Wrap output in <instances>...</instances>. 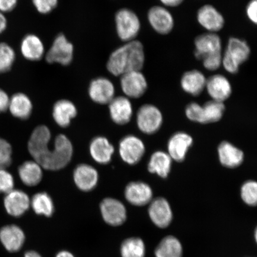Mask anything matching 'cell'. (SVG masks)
<instances>
[{
    "instance_id": "cell-1",
    "label": "cell",
    "mask_w": 257,
    "mask_h": 257,
    "mask_svg": "<svg viewBox=\"0 0 257 257\" xmlns=\"http://www.w3.org/2000/svg\"><path fill=\"white\" fill-rule=\"evenodd\" d=\"M50 131L47 126L41 125L35 128L29 141V152L41 168L48 170L62 169L72 159V144L67 137L61 134L54 141V149L50 150Z\"/></svg>"
},
{
    "instance_id": "cell-2",
    "label": "cell",
    "mask_w": 257,
    "mask_h": 257,
    "mask_svg": "<svg viewBox=\"0 0 257 257\" xmlns=\"http://www.w3.org/2000/svg\"><path fill=\"white\" fill-rule=\"evenodd\" d=\"M146 61L143 44L138 40L127 42L111 54L107 63L109 73L121 76L133 71H141Z\"/></svg>"
},
{
    "instance_id": "cell-3",
    "label": "cell",
    "mask_w": 257,
    "mask_h": 257,
    "mask_svg": "<svg viewBox=\"0 0 257 257\" xmlns=\"http://www.w3.org/2000/svg\"><path fill=\"white\" fill-rule=\"evenodd\" d=\"M250 55V48L245 40L231 37L222 56L221 65L228 73L236 74L239 71L240 66L249 59Z\"/></svg>"
},
{
    "instance_id": "cell-4",
    "label": "cell",
    "mask_w": 257,
    "mask_h": 257,
    "mask_svg": "<svg viewBox=\"0 0 257 257\" xmlns=\"http://www.w3.org/2000/svg\"><path fill=\"white\" fill-rule=\"evenodd\" d=\"M115 23L117 34L122 41L127 43L134 41L140 33V19L130 9L119 10L115 15Z\"/></svg>"
},
{
    "instance_id": "cell-5",
    "label": "cell",
    "mask_w": 257,
    "mask_h": 257,
    "mask_svg": "<svg viewBox=\"0 0 257 257\" xmlns=\"http://www.w3.org/2000/svg\"><path fill=\"white\" fill-rule=\"evenodd\" d=\"M74 47L63 34H60L54 40L52 46L46 54L48 63H58L63 66L69 65L73 60Z\"/></svg>"
},
{
    "instance_id": "cell-6",
    "label": "cell",
    "mask_w": 257,
    "mask_h": 257,
    "mask_svg": "<svg viewBox=\"0 0 257 257\" xmlns=\"http://www.w3.org/2000/svg\"><path fill=\"white\" fill-rule=\"evenodd\" d=\"M195 56L202 60L208 57L222 54V42L216 33H208L199 35L194 41Z\"/></svg>"
},
{
    "instance_id": "cell-7",
    "label": "cell",
    "mask_w": 257,
    "mask_h": 257,
    "mask_svg": "<svg viewBox=\"0 0 257 257\" xmlns=\"http://www.w3.org/2000/svg\"><path fill=\"white\" fill-rule=\"evenodd\" d=\"M163 122L162 112L152 104H145L138 111L137 124L140 130L147 134L158 131Z\"/></svg>"
},
{
    "instance_id": "cell-8",
    "label": "cell",
    "mask_w": 257,
    "mask_h": 257,
    "mask_svg": "<svg viewBox=\"0 0 257 257\" xmlns=\"http://www.w3.org/2000/svg\"><path fill=\"white\" fill-rule=\"evenodd\" d=\"M147 18L151 27L160 35H168L174 28L172 14L163 6H153L148 12Z\"/></svg>"
},
{
    "instance_id": "cell-9",
    "label": "cell",
    "mask_w": 257,
    "mask_h": 257,
    "mask_svg": "<svg viewBox=\"0 0 257 257\" xmlns=\"http://www.w3.org/2000/svg\"><path fill=\"white\" fill-rule=\"evenodd\" d=\"M122 91L127 97L138 98L142 96L148 89L146 76L141 71H133L120 76Z\"/></svg>"
},
{
    "instance_id": "cell-10",
    "label": "cell",
    "mask_w": 257,
    "mask_h": 257,
    "mask_svg": "<svg viewBox=\"0 0 257 257\" xmlns=\"http://www.w3.org/2000/svg\"><path fill=\"white\" fill-rule=\"evenodd\" d=\"M100 210L105 222L111 226H120L126 219V208L120 201L115 199H104L100 204Z\"/></svg>"
},
{
    "instance_id": "cell-11",
    "label": "cell",
    "mask_w": 257,
    "mask_h": 257,
    "mask_svg": "<svg viewBox=\"0 0 257 257\" xmlns=\"http://www.w3.org/2000/svg\"><path fill=\"white\" fill-rule=\"evenodd\" d=\"M121 158L128 165H136L140 162L145 153V146L139 138L128 136L124 137L119 144Z\"/></svg>"
},
{
    "instance_id": "cell-12",
    "label": "cell",
    "mask_w": 257,
    "mask_h": 257,
    "mask_svg": "<svg viewBox=\"0 0 257 257\" xmlns=\"http://www.w3.org/2000/svg\"><path fill=\"white\" fill-rule=\"evenodd\" d=\"M197 19L202 28L212 33H216L222 30L225 24L222 14L210 5L202 6L198 10Z\"/></svg>"
},
{
    "instance_id": "cell-13",
    "label": "cell",
    "mask_w": 257,
    "mask_h": 257,
    "mask_svg": "<svg viewBox=\"0 0 257 257\" xmlns=\"http://www.w3.org/2000/svg\"><path fill=\"white\" fill-rule=\"evenodd\" d=\"M88 93L90 98L96 103L109 104L114 98L115 87L110 79L100 77L92 80Z\"/></svg>"
},
{
    "instance_id": "cell-14",
    "label": "cell",
    "mask_w": 257,
    "mask_h": 257,
    "mask_svg": "<svg viewBox=\"0 0 257 257\" xmlns=\"http://www.w3.org/2000/svg\"><path fill=\"white\" fill-rule=\"evenodd\" d=\"M205 89L213 100L223 102L232 94V85L226 76L216 74L207 79Z\"/></svg>"
},
{
    "instance_id": "cell-15",
    "label": "cell",
    "mask_w": 257,
    "mask_h": 257,
    "mask_svg": "<svg viewBox=\"0 0 257 257\" xmlns=\"http://www.w3.org/2000/svg\"><path fill=\"white\" fill-rule=\"evenodd\" d=\"M4 204L6 211L11 216L20 217L24 214L31 205V201L25 192L17 189L6 194L4 199Z\"/></svg>"
},
{
    "instance_id": "cell-16",
    "label": "cell",
    "mask_w": 257,
    "mask_h": 257,
    "mask_svg": "<svg viewBox=\"0 0 257 257\" xmlns=\"http://www.w3.org/2000/svg\"><path fill=\"white\" fill-rule=\"evenodd\" d=\"M0 240L9 252H16L22 248L25 240L24 231L16 225H8L0 230Z\"/></svg>"
},
{
    "instance_id": "cell-17",
    "label": "cell",
    "mask_w": 257,
    "mask_h": 257,
    "mask_svg": "<svg viewBox=\"0 0 257 257\" xmlns=\"http://www.w3.org/2000/svg\"><path fill=\"white\" fill-rule=\"evenodd\" d=\"M149 213L151 220L160 228L168 227L172 220V211L168 201L163 198L156 199L152 202Z\"/></svg>"
},
{
    "instance_id": "cell-18",
    "label": "cell",
    "mask_w": 257,
    "mask_h": 257,
    "mask_svg": "<svg viewBox=\"0 0 257 257\" xmlns=\"http://www.w3.org/2000/svg\"><path fill=\"white\" fill-rule=\"evenodd\" d=\"M133 105L126 96L114 97L109 102L111 119L118 124H125L131 119L133 112Z\"/></svg>"
},
{
    "instance_id": "cell-19",
    "label": "cell",
    "mask_w": 257,
    "mask_h": 257,
    "mask_svg": "<svg viewBox=\"0 0 257 257\" xmlns=\"http://www.w3.org/2000/svg\"><path fill=\"white\" fill-rule=\"evenodd\" d=\"M74 182L80 190H93L97 185L98 174L92 166L82 164L76 167L73 173Z\"/></svg>"
},
{
    "instance_id": "cell-20",
    "label": "cell",
    "mask_w": 257,
    "mask_h": 257,
    "mask_svg": "<svg viewBox=\"0 0 257 257\" xmlns=\"http://www.w3.org/2000/svg\"><path fill=\"white\" fill-rule=\"evenodd\" d=\"M124 195L131 204L143 206L152 201L153 191L150 186L144 182H131L125 189Z\"/></svg>"
},
{
    "instance_id": "cell-21",
    "label": "cell",
    "mask_w": 257,
    "mask_h": 257,
    "mask_svg": "<svg viewBox=\"0 0 257 257\" xmlns=\"http://www.w3.org/2000/svg\"><path fill=\"white\" fill-rule=\"evenodd\" d=\"M207 79L200 70H189L186 72L182 76L181 87L188 94L198 96L201 94L205 88Z\"/></svg>"
},
{
    "instance_id": "cell-22",
    "label": "cell",
    "mask_w": 257,
    "mask_h": 257,
    "mask_svg": "<svg viewBox=\"0 0 257 257\" xmlns=\"http://www.w3.org/2000/svg\"><path fill=\"white\" fill-rule=\"evenodd\" d=\"M192 143V137L187 134L179 133L175 134L170 138L168 144L169 155L177 162H183Z\"/></svg>"
},
{
    "instance_id": "cell-23",
    "label": "cell",
    "mask_w": 257,
    "mask_h": 257,
    "mask_svg": "<svg viewBox=\"0 0 257 257\" xmlns=\"http://www.w3.org/2000/svg\"><path fill=\"white\" fill-rule=\"evenodd\" d=\"M89 150L92 159L96 162L105 165L110 162L114 149L107 138L98 137L92 140Z\"/></svg>"
},
{
    "instance_id": "cell-24",
    "label": "cell",
    "mask_w": 257,
    "mask_h": 257,
    "mask_svg": "<svg viewBox=\"0 0 257 257\" xmlns=\"http://www.w3.org/2000/svg\"><path fill=\"white\" fill-rule=\"evenodd\" d=\"M21 51L26 59L38 61L43 57L45 47L39 37L34 34H29L22 41Z\"/></svg>"
},
{
    "instance_id": "cell-25",
    "label": "cell",
    "mask_w": 257,
    "mask_h": 257,
    "mask_svg": "<svg viewBox=\"0 0 257 257\" xmlns=\"http://www.w3.org/2000/svg\"><path fill=\"white\" fill-rule=\"evenodd\" d=\"M77 115V109L72 101L67 99H61L54 104L53 116L54 120L60 127L69 126L72 118Z\"/></svg>"
},
{
    "instance_id": "cell-26",
    "label": "cell",
    "mask_w": 257,
    "mask_h": 257,
    "mask_svg": "<svg viewBox=\"0 0 257 257\" xmlns=\"http://www.w3.org/2000/svg\"><path fill=\"white\" fill-rule=\"evenodd\" d=\"M220 163L228 168H237L242 164L243 153L228 142L221 143L218 149Z\"/></svg>"
},
{
    "instance_id": "cell-27",
    "label": "cell",
    "mask_w": 257,
    "mask_h": 257,
    "mask_svg": "<svg viewBox=\"0 0 257 257\" xmlns=\"http://www.w3.org/2000/svg\"><path fill=\"white\" fill-rule=\"evenodd\" d=\"M32 107L30 98L24 93H17L10 98L9 108L16 118L27 119L32 113Z\"/></svg>"
},
{
    "instance_id": "cell-28",
    "label": "cell",
    "mask_w": 257,
    "mask_h": 257,
    "mask_svg": "<svg viewBox=\"0 0 257 257\" xmlns=\"http://www.w3.org/2000/svg\"><path fill=\"white\" fill-rule=\"evenodd\" d=\"M41 166L35 161H28L19 168V175L24 184L28 186L37 185L43 178Z\"/></svg>"
},
{
    "instance_id": "cell-29",
    "label": "cell",
    "mask_w": 257,
    "mask_h": 257,
    "mask_svg": "<svg viewBox=\"0 0 257 257\" xmlns=\"http://www.w3.org/2000/svg\"><path fill=\"white\" fill-rule=\"evenodd\" d=\"M225 110L223 102L212 100L201 106L198 122L201 123H213L219 121Z\"/></svg>"
},
{
    "instance_id": "cell-30",
    "label": "cell",
    "mask_w": 257,
    "mask_h": 257,
    "mask_svg": "<svg viewBox=\"0 0 257 257\" xmlns=\"http://www.w3.org/2000/svg\"><path fill=\"white\" fill-rule=\"evenodd\" d=\"M172 159L168 154L162 152L154 153L149 164V172L156 173L162 178L168 177L171 169Z\"/></svg>"
},
{
    "instance_id": "cell-31",
    "label": "cell",
    "mask_w": 257,
    "mask_h": 257,
    "mask_svg": "<svg viewBox=\"0 0 257 257\" xmlns=\"http://www.w3.org/2000/svg\"><path fill=\"white\" fill-rule=\"evenodd\" d=\"M155 255L156 257H182L181 243L174 236L166 237L157 247Z\"/></svg>"
},
{
    "instance_id": "cell-32",
    "label": "cell",
    "mask_w": 257,
    "mask_h": 257,
    "mask_svg": "<svg viewBox=\"0 0 257 257\" xmlns=\"http://www.w3.org/2000/svg\"><path fill=\"white\" fill-rule=\"evenodd\" d=\"M31 205L35 213L46 217L52 216L54 206L52 199L46 192L38 193L33 196Z\"/></svg>"
},
{
    "instance_id": "cell-33",
    "label": "cell",
    "mask_w": 257,
    "mask_h": 257,
    "mask_svg": "<svg viewBox=\"0 0 257 257\" xmlns=\"http://www.w3.org/2000/svg\"><path fill=\"white\" fill-rule=\"evenodd\" d=\"M120 252L121 257H144L146 246L142 239L132 237L122 243Z\"/></svg>"
},
{
    "instance_id": "cell-34",
    "label": "cell",
    "mask_w": 257,
    "mask_h": 257,
    "mask_svg": "<svg viewBox=\"0 0 257 257\" xmlns=\"http://www.w3.org/2000/svg\"><path fill=\"white\" fill-rule=\"evenodd\" d=\"M16 59V53L9 44L0 43V73L8 72L11 69Z\"/></svg>"
},
{
    "instance_id": "cell-35",
    "label": "cell",
    "mask_w": 257,
    "mask_h": 257,
    "mask_svg": "<svg viewBox=\"0 0 257 257\" xmlns=\"http://www.w3.org/2000/svg\"><path fill=\"white\" fill-rule=\"evenodd\" d=\"M241 197L246 204L255 206L257 202V184L255 181L245 183L241 188Z\"/></svg>"
},
{
    "instance_id": "cell-36",
    "label": "cell",
    "mask_w": 257,
    "mask_h": 257,
    "mask_svg": "<svg viewBox=\"0 0 257 257\" xmlns=\"http://www.w3.org/2000/svg\"><path fill=\"white\" fill-rule=\"evenodd\" d=\"M12 149L7 141L0 138V169H6L11 165Z\"/></svg>"
},
{
    "instance_id": "cell-37",
    "label": "cell",
    "mask_w": 257,
    "mask_h": 257,
    "mask_svg": "<svg viewBox=\"0 0 257 257\" xmlns=\"http://www.w3.org/2000/svg\"><path fill=\"white\" fill-rule=\"evenodd\" d=\"M14 177L6 169H0V193L8 194L14 189Z\"/></svg>"
},
{
    "instance_id": "cell-38",
    "label": "cell",
    "mask_w": 257,
    "mask_h": 257,
    "mask_svg": "<svg viewBox=\"0 0 257 257\" xmlns=\"http://www.w3.org/2000/svg\"><path fill=\"white\" fill-rule=\"evenodd\" d=\"M32 3L38 12L46 15L57 7L58 0H32Z\"/></svg>"
},
{
    "instance_id": "cell-39",
    "label": "cell",
    "mask_w": 257,
    "mask_h": 257,
    "mask_svg": "<svg viewBox=\"0 0 257 257\" xmlns=\"http://www.w3.org/2000/svg\"><path fill=\"white\" fill-rule=\"evenodd\" d=\"M223 54L208 57L202 60V65L209 71H215L219 69L222 64Z\"/></svg>"
},
{
    "instance_id": "cell-40",
    "label": "cell",
    "mask_w": 257,
    "mask_h": 257,
    "mask_svg": "<svg viewBox=\"0 0 257 257\" xmlns=\"http://www.w3.org/2000/svg\"><path fill=\"white\" fill-rule=\"evenodd\" d=\"M246 13L247 17L252 23H257V0H250L246 6Z\"/></svg>"
},
{
    "instance_id": "cell-41",
    "label": "cell",
    "mask_w": 257,
    "mask_h": 257,
    "mask_svg": "<svg viewBox=\"0 0 257 257\" xmlns=\"http://www.w3.org/2000/svg\"><path fill=\"white\" fill-rule=\"evenodd\" d=\"M18 0H0V12H10L14 10L18 4Z\"/></svg>"
},
{
    "instance_id": "cell-42",
    "label": "cell",
    "mask_w": 257,
    "mask_h": 257,
    "mask_svg": "<svg viewBox=\"0 0 257 257\" xmlns=\"http://www.w3.org/2000/svg\"><path fill=\"white\" fill-rule=\"evenodd\" d=\"M10 98L4 90L0 89V113L6 111L9 108Z\"/></svg>"
},
{
    "instance_id": "cell-43",
    "label": "cell",
    "mask_w": 257,
    "mask_h": 257,
    "mask_svg": "<svg viewBox=\"0 0 257 257\" xmlns=\"http://www.w3.org/2000/svg\"><path fill=\"white\" fill-rule=\"evenodd\" d=\"M162 4L169 8H176L181 5L184 0H160Z\"/></svg>"
},
{
    "instance_id": "cell-44",
    "label": "cell",
    "mask_w": 257,
    "mask_h": 257,
    "mask_svg": "<svg viewBox=\"0 0 257 257\" xmlns=\"http://www.w3.org/2000/svg\"><path fill=\"white\" fill-rule=\"evenodd\" d=\"M8 21L4 14L0 12V34L4 32L7 28Z\"/></svg>"
},
{
    "instance_id": "cell-45",
    "label": "cell",
    "mask_w": 257,
    "mask_h": 257,
    "mask_svg": "<svg viewBox=\"0 0 257 257\" xmlns=\"http://www.w3.org/2000/svg\"><path fill=\"white\" fill-rule=\"evenodd\" d=\"M56 257H75V256L67 250H62L57 253Z\"/></svg>"
},
{
    "instance_id": "cell-46",
    "label": "cell",
    "mask_w": 257,
    "mask_h": 257,
    "mask_svg": "<svg viewBox=\"0 0 257 257\" xmlns=\"http://www.w3.org/2000/svg\"><path fill=\"white\" fill-rule=\"evenodd\" d=\"M24 257H42L39 253L34 251V250H30L25 253Z\"/></svg>"
}]
</instances>
